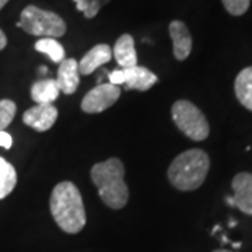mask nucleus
Listing matches in <instances>:
<instances>
[{
    "label": "nucleus",
    "mask_w": 252,
    "mask_h": 252,
    "mask_svg": "<svg viewBox=\"0 0 252 252\" xmlns=\"http://www.w3.org/2000/svg\"><path fill=\"white\" fill-rule=\"evenodd\" d=\"M59 84L55 79H42L35 81L31 87V98L36 104H52L59 97Z\"/></svg>",
    "instance_id": "nucleus-14"
},
{
    "label": "nucleus",
    "mask_w": 252,
    "mask_h": 252,
    "mask_svg": "<svg viewBox=\"0 0 252 252\" xmlns=\"http://www.w3.org/2000/svg\"><path fill=\"white\" fill-rule=\"evenodd\" d=\"M7 45V38H6V34L0 30V51H3Z\"/></svg>",
    "instance_id": "nucleus-23"
},
{
    "label": "nucleus",
    "mask_w": 252,
    "mask_h": 252,
    "mask_svg": "<svg viewBox=\"0 0 252 252\" xmlns=\"http://www.w3.org/2000/svg\"><path fill=\"white\" fill-rule=\"evenodd\" d=\"M51 213L64 233L77 234L86 225V210L80 190L70 181L58 184L51 195Z\"/></svg>",
    "instance_id": "nucleus-1"
},
{
    "label": "nucleus",
    "mask_w": 252,
    "mask_h": 252,
    "mask_svg": "<svg viewBox=\"0 0 252 252\" xmlns=\"http://www.w3.org/2000/svg\"><path fill=\"white\" fill-rule=\"evenodd\" d=\"M108 79L109 84H114V86H118L119 84H124L125 83V74H124V70H114V72L108 73Z\"/></svg>",
    "instance_id": "nucleus-21"
},
{
    "label": "nucleus",
    "mask_w": 252,
    "mask_h": 252,
    "mask_svg": "<svg viewBox=\"0 0 252 252\" xmlns=\"http://www.w3.org/2000/svg\"><path fill=\"white\" fill-rule=\"evenodd\" d=\"M210 158L202 149H190L177 156L168 167V180L174 188L182 192L198 189L207 177Z\"/></svg>",
    "instance_id": "nucleus-3"
},
{
    "label": "nucleus",
    "mask_w": 252,
    "mask_h": 252,
    "mask_svg": "<svg viewBox=\"0 0 252 252\" xmlns=\"http://www.w3.org/2000/svg\"><path fill=\"white\" fill-rule=\"evenodd\" d=\"M171 115L177 127L189 139L195 142L206 140L210 127L205 114L188 99H178L174 102Z\"/></svg>",
    "instance_id": "nucleus-5"
},
{
    "label": "nucleus",
    "mask_w": 252,
    "mask_h": 252,
    "mask_svg": "<svg viewBox=\"0 0 252 252\" xmlns=\"http://www.w3.org/2000/svg\"><path fill=\"white\" fill-rule=\"evenodd\" d=\"M17 27L23 28L30 35L44 38H59L66 32V23L56 13L42 10L36 6H27L21 11Z\"/></svg>",
    "instance_id": "nucleus-4"
},
{
    "label": "nucleus",
    "mask_w": 252,
    "mask_h": 252,
    "mask_svg": "<svg viewBox=\"0 0 252 252\" xmlns=\"http://www.w3.org/2000/svg\"><path fill=\"white\" fill-rule=\"evenodd\" d=\"M7 1H9V0H0V10L3 9V7L7 4Z\"/></svg>",
    "instance_id": "nucleus-24"
},
{
    "label": "nucleus",
    "mask_w": 252,
    "mask_h": 252,
    "mask_svg": "<svg viewBox=\"0 0 252 252\" xmlns=\"http://www.w3.org/2000/svg\"><path fill=\"white\" fill-rule=\"evenodd\" d=\"M76 3V7L81 11L87 18L95 17L98 11L105 4H108L109 0H73Z\"/></svg>",
    "instance_id": "nucleus-18"
},
{
    "label": "nucleus",
    "mask_w": 252,
    "mask_h": 252,
    "mask_svg": "<svg viewBox=\"0 0 252 252\" xmlns=\"http://www.w3.org/2000/svg\"><path fill=\"white\" fill-rule=\"evenodd\" d=\"M112 56H115V61L122 69L137 66V54H136L133 36L129 34L119 36L112 49Z\"/></svg>",
    "instance_id": "nucleus-13"
},
{
    "label": "nucleus",
    "mask_w": 252,
    "mask_h": 252,
    "mask_svg": "<svg viewBox=\"0 0 252 252\" xmlns=\"http://www.w3.org/2000/svg\"><path fill=\"white\" fill-rule=\"evenodd\" d=\"M122 70L125 74V83L124 84L129 90L147 91L149 89H152L158 80L153 72H150L149 69H146L143 66H135V67L122 69Z\"/></svg>",
    "instance_id": "nucleus-12"
},
{
    "label": "nucleus",
    "mask_w": 252,
    "mask_h": 252,
    "mask_svg": "<svg viewBox=\"0 0 252 252\" xmlns=\"http://www.w3.org/2000/svg\"><path fill=\"white\" fill-rule=\"evenodd\" d=\"M17 107L11 99H0V132H3L16 117Z\"/></svg>",
    "instance_id": "nucleus-19"
},
{
    "label": "nucleus",
    "mask_w": 252,
    "mask_h": 252,
    "mask_svg": "<svg viewBox=\"0 0 252 252\" xmlns=\"http://www.w3.org/2000/svg\"><path fill=\"white\" fill-rule=\"evenodd\" d=\"M56 81L59 84L61 91L64 94L76 93L80 81L79 62L76 59H64L62 63H59Z\"/></svg>",
    "instance_id": "nucleus-10"
},
{
    "label": "nucleus",
    "mask_w": 252,
    "mask_h": 252,
    "mask_svg": "<svg viewBox=\"0 0 252 252\" xmlns=\"http://www.w3.org/2000/svg\"><path fill=\"white\" fill-rule=\"evenodd\" d=\"M58 119V109L54 104H36L23 115V122L36 132L49 130Z\"/></svg>",
    "instance_id": "nucleus-8"
},
{
    "label": "nucleus",
    "mask_w": 252,
    "mask_h": 252,
    "mask_svg": "<svg viewBox=\"0 0 252 252\" xmlns=\"http://www.w3.org/2000/svg\"><path fill=\"white\" fill-rule=\"evenodd\" d=\"M112 59V49L107 44H99L90 49L79 62V72L83 76L91 74L99 66L108 63Z\"/></svg>",
    "instance_id": "nucleus-11"
},
{
    "label": "nucleus",
    "mask_w": 252,
    "mask_h": 252,
    "mask_svg": "<svg viewBox=\"0 0 252 252\" xmlns=\"http://www.w3.org/2000/svg\"><path fill=\"white\" fill-rule=\"evenodd\" d=\"M168 30L174 45V56L178 61H185L192 51V36L188 27L180 20H175L170 23Z\"/></svg>",
    "instance_id": "nucleus-9"
},
{
    "label": "nucleus",
    "mask_w": 252,
    "mask_h": 252,
    "mask_svg": "<svg viewBox=\"0 0 252 252\" xmlns=\"http://www.w3.org/2000/svg\"><path fill=\"white\" fill-rule=\"evenodd\" d=\"M224 9L231 16H243L250 9L251 0H221Z\"/></svg>",
    "instance_id": "nucleus-20"
},
{
    "label": "nucleus",
    "mask_w": 252,
    "mask_h": 252,
    "mask_svg": "<svg viewBox=\"0 0 252 252\" xmlns=\"http://www.w3.org/2000/svg\"><path fill=\"white\" fill-rule=\"evenodd\" d=\"M17 185V172L14 167L0 157V200L9 196Z\"/></svg>",
    "instance_id": "nucleus-16"
},
{
    "label": "nucleus",
    "mask_w": 252,
    "mask_h": 252,
    "mask_svg": "<svg viewBox=\"0 0 252 252\" xmlns=\"http://www.w3.org/2000/svg\"><path fill=\"white\" fill-rule=\"evenodd\" d=\"M234 91L235 97L241 102V105L252 112V66L245 67L237 74Z\"/></svg>",
    "instance_id": "nucleus-15"
},
{
    "label": "nucleus",
    "mask_w": 252,
    "mask_h": 252,
    "mask_svg": "<svg viewBox=\"0 0 252 252\" xmlns=\"http://www.w3.org/2000/svg\"><path fill=\"white\" fill-rule=\"evenodd\" d=\"M11 144H13V139H11V136L7 133V132H0V146L1 147H4V149H10L11 147Z\"/></svg>",
    "instance_id": "nucleus-22"
},
{
    "label": "nucleus",
    "mask_w": 252,
    "mask_h": 252,
    "mask_svg": "<svg viewBox=\"0 0 252 252\" xmlns=\"http://www.w3.org/2000/svg\"><path fill=\"white\" fill-rule=\"evenodd\" d=\"M233 198H227L230 206H235L243 213L252 216V174L238 172L231 182Z\"/></svg>",
    "instance_id": "nucleus-7"
},
{
    "label": "nucleus",
    "mask_w": 252,
    "mask_h": 252,
    "mask_svg": "<svg viewBox=\"0 0 252 252\" xmlns=\"http://www.w3.org/2000/svg\"><path fill=\"white\" fill-rule=\"evenodd\" d=\"M213 252H231V251H228V250H216V251H213Z\"/></svg>",
    "instance_id": "nucleus-25"
},
{
    "label": "nucleus",
    "mask_w": 252,
    "mask_h": 252,
    "mask_svg": "<svg viewBox=\"0 0 252 252\" xmlns=\"http://www.w3.org/2000/svg\"><path fill=\"white\" fill-rule=\"evenodd\" d=\"M91 180L98 188L101 200L111 209H122L129 200V189L125 182V167L119 158L97 162L91 168Z\"/></svg>",
    "instance_id": "nucleus-2"
},
{
    "label": "nucleus",
    "mask_w": 252,
    "mask_h": 252,
    "mask_svg": "<svg viewBox=\"0 0 252 252\" xmlns=\"http://www.w3.org/2000/svg\"><path fill=\"white\" fill-rule=\"evenodd\" d=\"M121 97V89L114 84H98L90 90L81 101V109L86 114H98L112 107Z\"/></svg>",
    "instance_id": "nucleus-6"
},
{
    "label": "nucleus",
    "mask_w": 252,
    "mask_h": 252,
    "mask_svg": "<svg viewBox=\"0 0 252 252\" xmlns=\"http://www.w3.org/2000/svg\"><path fill=\"white\" fill-rule=\"evenodd\" d=\"M34 46L38 52L48 55L54 63H62L64 61V49L55 38H41Z\"/></svg>",
    "instance_id": "nucleus-17"
}]
</instances>
